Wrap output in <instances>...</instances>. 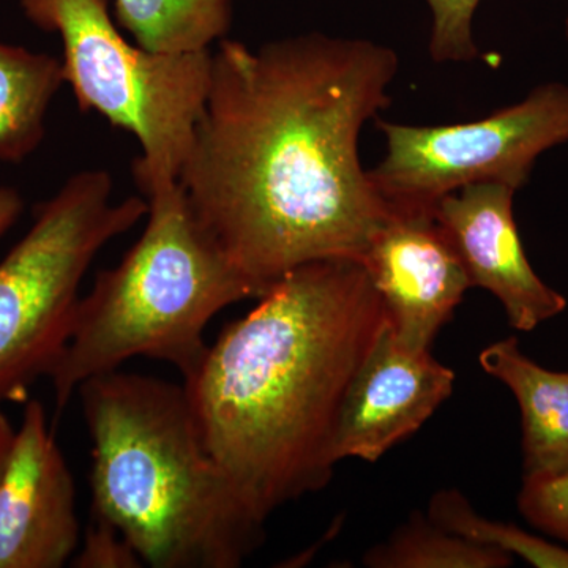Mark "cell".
<instances>
[{"instance_id": "cell-1", "label": "cell", "mask_w": 568, "mask_h": 568, "mask_svg": "<svg viewBox=\"0 0 568 568\" xmlns=\"http://www.w3.org/2000/svg\"><path fill=\"white\" fill-rule=\"evenodd\" d=\"M392 48L310 32L220 41L179 175L197 219L261 294L301 265L364 260L394 215L358 156L390 106Z\"/></svg>"}, {"instance_id": "cell-2", "label": "cell", "mask_w": 568, "mask_h": 568, "mask_svg": "<svg viewBox=\"0 0 568 568\" xmlns=\"http://www.w3.org/2000/svg\"><path fill=\"white\" fill-rule=\"evenodd\" d=\"M183 379L205 446L261 521L327 487L351 381L387 323L358 260L301 265Z\"/></svg>"}, {"instance_id": "cell-3", "label": "cell", "mask_w": 568, "mask_h": 568, "mask_svg": "<svg viewBox=\"0 0 568 568\" xmlns=\"http://www.w3.org/2000/svg\"><path fill=\"white\" fill-rule=\"evenodd\" d=\"M92 439L93 515L153 568H237L263 544L205 446L185 387L104 373L78 388Z\"/></svg>"}, {"instance_id": "cell-4", "label": "cell", "mask_w": 568, "mask_h": 568, "mask_svg": "<svg viewBox=\"0 0 568 568\" xmlns=\"http://www.w3.org/2000/svg\"><path fill=\"white\" fill-rule=\"evenodd\" d=\"M142 193L148 224L140 241L80 297L48 375L55 417L84 381L134 357L170 364L185 379L207 353L212 317L235 302L263 297L205 230L179 181Z\"/></svg>"}, {"instance_id": "cell-5", "label": "cell", "mask_w": 568, "mask_h": 568, "mask_svg": "<svg viewBox=\"0 0 568 568\" xmlns=\"http://www.w3.org/2000/svg\"><path fill=\"white\" fill-rule=\"evenodd\" d=\"M26 17L63 44L62 77L81 111L136 138L141 192L179 181L207 99L212 51L156 54L123 39L108 0H20Z\"/></svg>"}, {"instance_id": "cell-6", "label": "cell", "mask_w": 568, "mask_h": 568, "mask_svg": "<svg viewBox=\"0 0 568 568\" xmlns=\"http://www.w3.org/2000/svg\"><path fill=\"white\" fill-rule=\"evenodd\" d=\"M112 185L103 170L71 175L0 261V405L50 375L92 261L148 215L142 197L112 203Z\"/></svg>"}, {"instance_id": "cell-7", "label": "cell", "mask_w": 568, "mask_h": 568, "mask_svg": "<svg viewBox=\"0 0 568 568\" xmlns=\"http://www.w3.org/2000/svg\"><path fill=\"white\" fill-rule=\"evenodd\" d=\"M387 141L368 171L394 213H433L437 201L477 182L521 189L538 156L568 142V85H538L525 100L480 121L405 125L377 121Z\"/></svg>"}, {"instance_id": "cell-8", "label": "cell", "mask_w": 568, "mask_h": 568, "mask_svg": "<svg viewBox=\"0 0 568 568\" xmlns=\"http://www.w3.org/2000/svg\"><path fill=\"white\" fill-rule=\"evenodd\" d=\"M77 487L40 402L0 473V568H61L80 548Z\"/></svg>"}, {"instance_id": "cell-9", "label": "cell", "mask_w": 568, "mask_h": 568, "mask_svg": "<svg viewBox=\"0 0 568 568\" xmlns=\"http://www.w3.org/2000/svg\"><path fill=\"white\" fill-rule=\"evenodd\" d=\"M362 263L383 298L396 339L413 351L432 347L473 287L433 213H394Z\"/></svg>"}, {"instance_id": "cell-10", "label": "cell", "mask_w": 568, "mask_h": 568, "mask_svg": "<svg viewBox=\"0 0 568 568\" xmlns=\"http://www.w3.org/2000/svg\"><path fill=\"white\" fill-rule=\"evenodd\" d=\"M455 373L396 339L388 320L347 387L335 458L376 463L418 432L454 392Z\"/></svg>"}, {"instance_id": "cell-11", "label": "cell", "mask_w": 568, "mask_h": 568, "mask_svg": "<svg viewBox=\"0 0 568 568\" xmlns=\"http://www.w3.org/2000/svg\"><path fill=\"white\" fill-rule=\"evenodd\" d=\"M515 193L504 183H469L437 201L433 215L457 250L470 284L497 297L511 327L532 332L560 315L567 301L529 264L514 219Z\"/></svg>"}, {"instance_id": "cell-12", "label": "cell", "mask_w": 568, "mask_h": 568, "mask_svg": "<svg viewBox=\"0 0 568 568\" xmlns=\"http://www.w3.org/2000/svg\"><path fill=\"white\" fill-rule=\"evenodd\" d=\"M478 362L517 398L525 476L568 474V372L541 368L521 353L515 336L485 347Z\"/></svg>"}, {"instance_id": "cell-13", "label": "cell", "mask_w": 568, "mask_h": 568, "mask_svg": "<svg viewBox=\"0 0 568 568\" xmlns=\"http://www.w3.org/2000/svg\"><path fill=\"white\" fill-rule=\"evenodd\" d=\"M62 62L44 52L0 43V160L18 163L39 148Z\"/></svg>"}, {"instance_id": "cell-14", "label": "cell", "mask_w": 568, "mask_h": 568, "mask_svg": "<svg viewBox=\"0 0 568 568\" xmlns=\"http://www.w3.org/2000/svg\"><path fill=\"white\" fill-rule=\"evenodd\" d=\"M234 0H114L119 24L156 54L209 51L227 36Z\"/></svg>"}, {"instance_id": "cell-15", "label": "cell", "mask_w": 568, "mask_h": 568, "mask_svg": "<svg viewBox=\"0 0 568 568\" xmlns=\"http://www.w3.org/2000/svg\"><path fill=\"white\" fill-rule=\"evenodd\" d=\"M514 556L481 547L435 525L420 511L383 544L365 552L364 566L372 568H504Z\"/></svg>"}, {"instance_id": "cell-16", "label": "cell", "mask_w": 568, "mask_h": 568, "mask_svg": "<svg viewBox=\"0 0 568 568\" xmlns=\"http://www.w3.org/2000/svg\"><path fill=\"white\" fill-rule=\"evenodd\" d=\"M435 525L481 547L500 549L519 556L538 568H568V549L530 536L506 523L478 515L458 489H440L429 500L428 515Z\"/></svg>"}, {"instance_id": "cell-17", "label": "cell", "mask_w": 568, "mask_h": 568, "mask_svg": "<svg viewBox=\"0 0 568 568\" xmlns=\"http://www.w3.org/2000/svg\"><path fill=\"white\" fill-rule=\"evenodd\" d=\"M481 0H426L432 10V36L428 51L433 61H476L478 51L474 40L473 21Z\"/></svg>"}, {"instance_id": "cell-18", "label": "cell", "mask_w": 568, "mask_h": 568, "mask_svg": "<svg viewBox=\"0 0 568 568\" xmlns=\"http://www.w3.org/2000/svg\"><path fill=\"white\" fill-rule=\"evenodd\" d=\"M518 508L534 528L568 544V474L525 476Z\"/></svg>"}, {"instance_id": "cell-19", "label": "cell", "mask_w": 568, "mask_h": 568, "mask_svg": "<svg viewBox=\"0 0 568 568\" xmlns=\"http://www.w3.org/2000/svg\"><path fill=\"white\" fill-rule=\"evenodd\" d=\"M77 568H138L144 566L132 545L114 526L93 515L85 530L84 544L74 552Z\"/></svg>"}, {"instance_id": "cell-20", "label": "cell", "mask_w": 568, "mask_h": 568, "mask_svg": "<svg viewBox=\"0 0 568 568\" xmlns=\"http://www.w3.org/2000/svg\"><path fill=\"white\" fill-rule=\"evenodd\" d=\"M21 211L22 200L20 193L17 190L2 186L0 189V235L6 234L13 226L18 216L21 215Z\"/></svg>"}, {"instance_id": "cell-21", "label": "cell", "mask_w": 568, "mask_h": 568, "mask_svg": "<svg viewBox=\"0 0 568 568\" xmlns=\"http://www.w3.org/2000/svg\"><path fill=\"white\" fill-rule=\"evenodd\" d=\"M14 429L10 425L9 418L0 409V473H2L3 465H6L7 457L13 443Z\"/></svg>"}, {"instance_id": "cell-22", "label": "cell", "mask_w": 568, "mask_h": 568, "mask_svg": "<svg viewBox=\"0 0 568 568\" xmlns=\"http://www.w3.org/2000/svg\"><path fill=\"white\" fill-rule=\"evenodd\" d=\"M566 36H567V40H568V17H567V20H566Z\"/></svg>"}]
</instances>
